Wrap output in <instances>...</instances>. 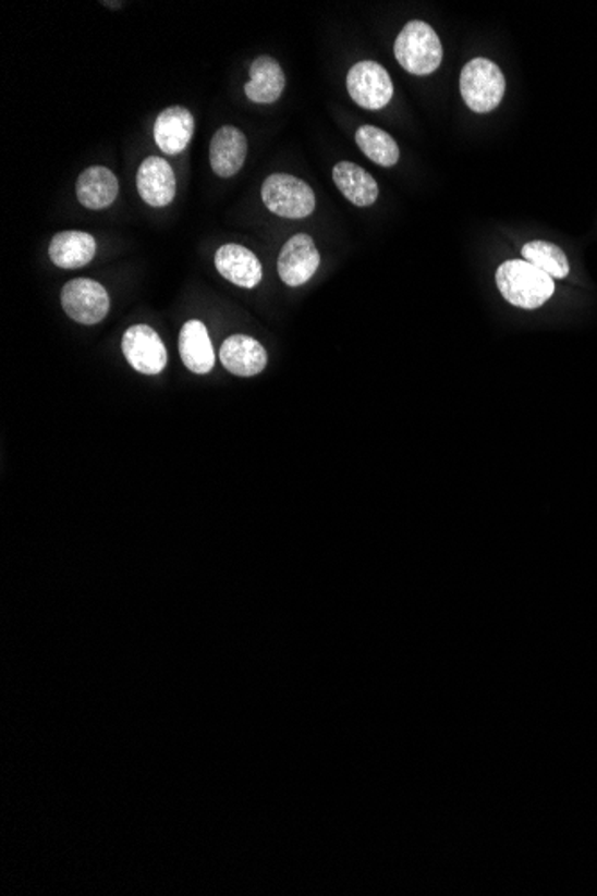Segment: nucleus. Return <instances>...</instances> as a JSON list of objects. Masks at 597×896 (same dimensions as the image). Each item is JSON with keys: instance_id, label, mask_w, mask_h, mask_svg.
Segmentation results:
<instances>
[{"instance_id": "f257e3e1", "label": "nucleus", "mask_w": 597, "mask_h": 896, "mask_svg": "<svg viewBox=\"0 0 597 896\" xmlns=\"http://www.w3.org/2000/svg\"><path fill=\"white\" fill-rule=\"evenodd\" d=\"M501 296L512 306L535 310L555 294V280L526 260H508L496 272Z\"/></svg>"}, {"instance_id": "f03ea898", "label": "nucleus", "mask_w": 597, "mask_h": 896, "mask_svg": "<svg viewBox=\"0 0 597 896\" xmlns=\"http://www.w3.org/2000/svg\"><path fill=\"white\" fill-rule=\"evenodd\" d=\"M395 58L404 71L414 75H429L442 63L443 49L431 25L412 21L404 25L395 40Z\"/></svg>"}, {"instance_id": "7ed1b4c3", "label": "nucleus", "mask_w": 597, "mask_h": 896, "mask_svg": "<svg viewBox=\"0 0 597 896\" xmlns=\"http://www.w3.org/2000/svg\"><path fill=\"white\" fill-rule=\"evenodd\" d=\"M507 79L503 71L487 58H474L463 66L460 75V91L468 110L476 113H490L496 110L504 97Z\"/></svg>"}, {"instance_id": "20e7f679", "label": "nucleus", "mask_w": 597, "mask_h": 896, "mask_svg": "<svg viewBox=\"0 0 597 896\" xmlns=\"http://www.w3.org/2000/svg\"><path fill=\"white\" fill-rule=\"evenodd\" d=\"M261 199L272 213L284 219H304L315 210L314 191L294 175H269L261 186Z\"/></svg>"}, {"instance_id": "39448f33", "label": "nucleus", "mask_w": 597, "mask_h": 896, "mask_svg": "<svg viewBox=\"0 0 597 896\" xmlns=\"http://www.w3.org/2000/svg\"><path fill=\"white\" fill-rule=\"evenodd\" d=\"M61 306L72 321L80 324H97L110 311V297L105 286L94 280L69 281L61 291Z\"/></svg>"}, {"instance_id": "423d86ee", "label": "nucleus", "mask_w": 597, "mask_h": 896, "mask_svg": "<svg viewBox=\"0 0 597 896\" xmlns=\"http://www.w3.org/2000/svg\"><path fill=\"white\" fill-rule=\"evenodd\" d=\"M348 91L365 110H381L392 100V77L376 61H360L349 71Z\"/></svg>"}, {"instance_id": "0eeeda50", "label": "nucleus", "mask_w": 597, "mask_h": 896, "mask_svg": "<svg viewBox=\"0 0 597 896\" xmlns=\"http://www.w3.org/2000/svg\"><path fill=\"white\" fill-rule=\"evenodd\" d=\"M125 360L142 375H160L167 367V349L150 326H131L122 336Z\"/></svg>"}, {"instance_id": "6e6552de", "label": "nucleus", "mask_w": 597, "mask_h": 896, "mask_svg": "<svg viewBox=\"0 0 597 896\" xmlns=\"http://www.w3.org/2000/svg\"><path fill=\"white\" fill-rule=\"evenodd\" d=\"M320 266V255L314 238L304 233L292 236L279 253V278L289 286H301L314 278Z\"/></svg>"}, {"instance_id": "1a4fd4ad", "label": "nucleus", "mask_w": 597, "mask_h": 896, "mask_svg": "<svg viewBox=\"0 0 597 896\" xmlns=\"http://www.w3.org/2000/svg\"><path fill=\"white\" fill-rule=\"evenodd\" d=\"M139 197L149 206L163 208L175 197V175L172 167L158 156H150L136 174Z\"/></svg>"}, {"instance_id": "9d476101", "label": "nucleus", "mask_w": 597, "mask_h": 896, "mask_svg": "<svg viewBox=\"0 0 597 896\" xmlns=\"http://www.w3.org/2000/svg\"><path fill=\"white\" fill-rule=\"evenodd\" d=\"M215 266L222 278L242 289H254L264 275L261 263L253 250L239 244L220 247L215 255Z\"/></svg>"}, {"instance_id": "9b49d317", "label": "nucleus", "mask_w": 597, "mask_h": 896, "mask_svg": "<svg viewBox=\"0 0 597 896\" xmlns=\"http://www.w3.org/2000/svg\"><path fill=\"white\" fill-rule=\"evenodd\" d=\"M247 138L233 125H224L215 133L209 144V163L215 174L231 177L244 167Z\"/></svg>"}, {"instance_id": "f8f14e48", "label": "nucleus", "mask_w": 597, "mask_h": 896, "mask_svg": "<svg viewBox=\"0 0 597 896\" xmlns=\"http://www.w3.org/2000/svg\"><path fill=\"white\" fill-rule=\"evenodd\" d=\"M220 360L233 375L249 378L259 375L267 367V353L253 336L233 335L222 344Z\"/></svg>"}, {"instance_id": "ddd939ff", "label": "nucleus", "mask_w": 597, "mask_h": 896, "mask_svg": "<svg viewBox=\"0 0 597 896\" xmlns=\"http://www.w3.org/2000/svg\"><path fill=\"white\" fill-rule=\"evenodd\" d=\"M194 115L183 106L161 111L155 124V140L167 155H180L194 136Z\"/></svg>"}, {"instance_id": "4468645a", "label": "nucleus", "mask_w": 597, "mask_h": 896, "mask_svg": "<svg viewBox=\"0 0 597 896\" xmlns=\"http://www.w3.org/2000/svg\"><path fill=\"white\" fill-rule=\"evenodd\" d=\"M95 238L85 231H61L50 241L49 256L61 269H81L94 260Z\"/></svg>"}, {"instance_id": "2eb2a0df", "label": "nucleus", "mask_w": 597, "mask_h": 896, "mask_svg": "<svg viewBox=\"0 0 597 896\" xmlns=\"http://www.w3.org/2000/svg\"><path fill=\"white\" fill-rule=\"evenodd\" d=\"M283 69L270 56H259L251 65V79L245 83V94L256 105H272L284 90Z\"/></svg>"}, {"instance_id": "dca6fc26", "label": "nucleus", "mask_w": 597, "mask_h": 896, "mask_svg": "<svg viewBox=\"0 0 597 896\" xmlns=\"http://www.w3.org/2000/svg\"><path fill=\"white\" fill-rule=\"evenodd\" d=\"M77 199L88 210H105L119 196V181L106 167H90L77 180Z\"/></svg>"}, {"instance_id": "f3484780", "label": "nucleus", "mask_w": 597, "mask_h": 896, "mask_svg": "<svg viewBox=\"0 0 597 896\" xmlns=\"http://www.w3.org/2000/svg\"><path fill=\"white\" fill-rule=\"evenodd\" d=\"M333 181L337 188L344 194L345 199L351 200L354 206L367 208L378 200V183L365 169L351 163V161H340L333 167Z\"/></svg>"}, {"instance_id": "a211bd4d", "label": "nucleus", "mask_w": 597, "mask_h": 896, "mask_svg": "<svg viewBox=\"0 0 597 896\" xmlns=\"http://www.w3.org/2000/svg\"><path fill=\"white\" fill-rule=\"evenodd\" d=\"M180 353L184 366L195 375H206L215 366L214 344L200 321H188L180 333Z\"/></svg>"}, {"instance_id": "6ab92c4d", "label": "nucleus", "mask_w": 597, "mask_h": 896, "mask_svg": "<svg viewBox=\"0 0 597 896\" xmlns=\"http://www.w3.org/2000/svg\"><path fill=\"white\" fill-rule=\"evenodd\" d=\"M356 144L376 165L393 167L399 161V147L387 131L376 125H362L356 131Z\"/></svg>"}, {"instance_id": "aec40b11", "label": "nucleus", "mask_w": 597, "mask_h": 896, "mask_svg": "<svg viewBox=\"0 0 597 896\" xmlns=\"http://www.w3.org/2000/svg\"><path fill=\"white\" fill-rule=\"evenodd\" d=\"M523 258L540 271L551 275L552 280H563L571 272L568 256L551 242L533 241L523 247Z\"/></svg>"}]
</instances>
